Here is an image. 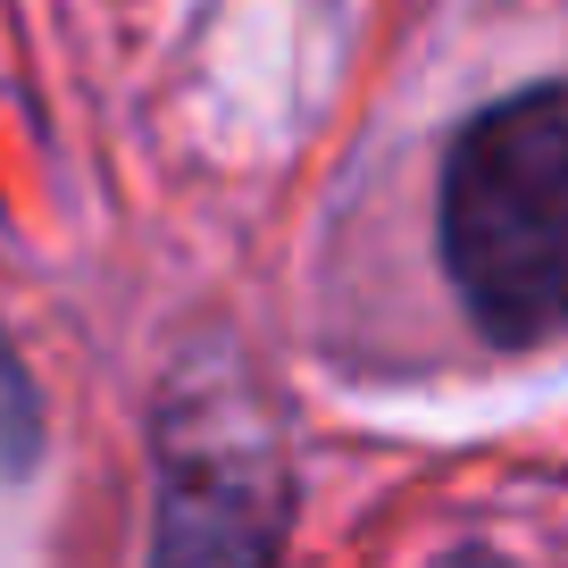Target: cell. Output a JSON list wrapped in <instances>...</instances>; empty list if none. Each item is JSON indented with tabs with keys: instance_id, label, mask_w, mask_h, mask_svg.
<instances>
[{
	"instance_id": "obj_1",
	"label": "cell",
	"mask_w": 568,
	"mask_h": 568,
	"mask_svg": "<svg viewBox=\"0 0 568 568\" xmlns=\"http://www.w3.org/2000/svg\"><path fill=\"white\" fill-rule=\"evenodd\" d=\"M444 267L494 343L568 335V84L460 125L444 160Z\"/></svg>"
}]
</instances>
